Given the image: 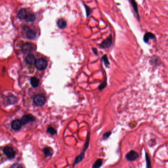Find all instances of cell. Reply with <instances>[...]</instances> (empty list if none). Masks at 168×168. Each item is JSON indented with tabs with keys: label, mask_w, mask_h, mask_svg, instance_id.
I'll list each match as a JSON object with an SVG mask.
<instances>
[{
	"label": "cell",
	"mask_w": 168,
	"mask_h": 168,
	"mask_svg": "<svg viewBox=\"0 0 168 168\" xmlns=\"http://www.w3.org/2000/svg\"><path fill=\"white\" fill-rule=\"evenodd\" d=\"M36 68L40 71L45 70L47 67V62L43 58L37 59L35 63Z\"/></svg>",
	"instance_id": "cell-1"
},
{
	"label": "cell",
	"mask_w": 168,
	"mask_h": 168,
	"mask_svg": "<svg viewBox=\"0 0 168 168\" xmlns=\"http://www.w3.org/2000/svg\"><path fill=\"white\" fill-rule=\"evenodd\" d=\"M34 103L38 107H42L46 101L45 98L42 95H37L34 98Z\"/></svg>",
	"instance_id": "cell-2"
},
{
	"label": "cell",
	"mask_w": 168,
	"mask_h": 168,
	"mask_svg": "<svg viewBox=\"0 0 168 168\" xmlns=\"http://www.w3.org/2000/svg\"><path fill=\"white\" fill-rule=\"evenodd\" d=\"M4 153L6 155V156L9 159H12L14 157L15 153L13 150V148L9 146H6L3 149Z\"/></svg>",
	"instance_id": "cell-3"
},
{
	"label": "cell",
	"mask_w": 168,
	"mask_h": 168,
	"mask_svg": "<svg viewBox=\"0 0 168 168\" xmlns=\"http://www.w3.org/2000/svg\"><path fill=\"white\" fill-rule=\"evenodd\" d=\"M35 118L33 115L31 114H28L23 115L21 119V121L22 124L25 125L26 124L30 122H34L35 121Z\"/></svg>",
	"instance_id": "cell-4"
},
{
	"label": "cell",
	"mask_w": 168,
	"mask_h": 168,
	"mask_svg": "<svg viewBox=\"0 0 168 168\" xmlns=\"http://www.w3.org/2000/svg\"><path fill=\"white\" fill-rule=\"evenodd\" d=\"M112 42V36L110 35L109 38H108L106 40L104 41L103 42L100 44V46L102 48H106L109 47Z\"/></svg>",
	"instance_id": "cell-5"
},
{
	"label": "cell",
	"mask_w": 168,
	"mask_h": 168,
	"mask_svg": "<svg viewBox=\"0 0 168 168\" xmlns=\"http://www.w3.org/2000/svg\"><path fill=\"white\" fill-rule=\"evenodd\" d=\"M34 47V45L32 43L29 42H26L22 47V51L23 52L25 53L30 52L33 50Z\"/></svg>",
	"instance_id": "cell-6"
},
{
	"label": "cell",
	"mask_w": 168,
	"mask_h": 168,
	"mask_svg": "<svg viewBox=\"0 0 168 168\" xmlns=\"http://www.w3.org/2000/svg\"><path fill=\"white\" fill-rule=\"evenodd\" d=\"M22 125L23 124L21 120H19V119L14 120L11 123V127L12 129L16 131L20 130Z\"/></svg>",
	"instance_id": "cell-7"
},
{
	"label": "cell",
	"mask_w": 168,
	"mask_h": 168,
	"mask_svg": "<svg viewBox=\"0 0 168 168\" xmlns=\"http://www.w3.org/2000/svg\"><path fill=\"white\" fill-rule=\"evenodd\" d=\"M139 157V154L136 151H131L126 155V158L127 159L130 161H133L137 159Z\"/></svg>",
	"instance_id": "cell-8"
},
{
	"label": "cell",
	"mask_w": 168,
	"mask_h": 168,
	"mask_svg": "<svg viewBox=\"0 0 168 168\" xmlns=\"http://www.w3.org/2000/svg\"><path fill=\"white\" fill-rule=\"evenodd\" d=\"M156 39V37L154 34L150 32H147L144 34L143 40L144 42L147 43L149 42L150 39Z\"/></svg>",
	"instance_id": "cell-9"
},
{
	"label": "cell",
	"mask_w": 168,
	"mask_h": 168,
	"mask_svg": "<svg viewBox=\"0 0 168 168\" xmlns=\"http://www.w3.org/2000/svg\"><path fill=\"white\" fill-rule=\"evenodd\" d=\"M36 58L35 57L33 54H29L25 58L26 62L29 64V65H32L35 64L36 62Z\"/></svg>",
	"instance_id": "cell-10"
},
{
	"label": "cell",
	"mask_w": 168,
	"mask_h": 168,
	"mask_svg": "<svg viewBox=\"0 0 168 168\" xmlns=\"http://www.w3.org/2000/svg\"><path fill=\"white\" fill-rule=\"evenodd\" d=\"M130 3L132 5V6L135 12L137 15V19L139 21L140 20V16L139 12V9H138V7L137 3V2H136L135 0H130Z\"/></svg>",
	"instance_id": "cell-11"
},
{
	"label": "cell",
	"mask_w": 168,
	"mask_h": 168,
	"mask_svg": "<svg viewBox=\"0 0 168 168\" xmlns=\"http://www.w3.org/2000/svg\"><path fill=\"white\" fill-rule=\"evenodd\" d=\"M28 14V13L26 9H22L19 10L17 14V16L20 19H25L26 16Z\"/></svg>",
	"instance_id": "cell-12"
},
{
	"label": "cell",
	"mask_w": 168,
	"mask_h": 168,
	"mask_svg": "<svg viewBox=\"0 0 168 168\" xmlns=\"http://www.w3.org/2000/svg\"><path fill=\"white\" fill-rule=\"evenodd\" d=\"M26 37L28 39L30 40H33L36 38V34L33 30L28 29V30L26 32Z\"/></svg>",
	"instance_id": "cell-13"
},
{
	"label": "cell",
	"mask_w": 168,
	"mask_h": 168,
	"mask_svg": "<svg viewBox=\"0 0 168 168\" xmlns=\"http://www.w3.org/2000/svg\"><path fill=\"white\" fill-rule=\"evenodd\" d=\"M30 82L33 87H37L39 85V79L36 77H32L30 79Z\"/></svg>",
	"instance_id": "cell-14"
},
{
	"label": "cell",
	"mask_w": 168,
	"mask_h": 168,
	"mask_svg": "<svg viewBox=\"0 0 168 168\" xmlns=\"http://www.w3.org/2000/svg\"><path fill=\"white\" fill-rule=\"evenodd\" d=\"M57 26L60 29H64L67 26V23L63 19H60L57 22Z\"/></svg>",
	"instance_id": "cell-15"
},
{
	"label": "cell",
	"mask_w": 168,
	"mask_h": 168,
	"mask_svg": "<svg viewBox=\"0 0 168 168\" xmlns=\"http://www.w3.org/2000/svg\"><path fill=\"white\" fill-rule=\"evenodd\" d=\"M24 20L27 22H34L35 20V16L33 13H28Z\"/></svg>",
	"instance_id": "cell-16"
},
{
	"label": "cell",
	"mask_w": 168,
	"mask_h": 168,
	"mask_svg": "<svg viewBox=\"0 0 168 168\" xmlns=\"http://www.w3.org/2000/svg\"><path fill=\"white\" fill-rule=\"evenodd\" d=\"M43 152L45 156H51L53 153L52 149L50 147H45L44 148Z\"/></svg>",
	"instance_id": "cell-17"
},
{
	"label": "cell",
	"mask_w": 168,
	"mask_h": 168,
	"mask_svg": "<svg viewBox=\"0 0 168 168\" xmlns=\"http://www.w3.org/2000/svg\"><path fill=\"white\" fill-rule=\"evenodd\" d=\"M7 101L9 103V104H14L16 102L17 99L14 96L10 95L8 97Z\"/></svg>",
	"instance_id": "cell-18"
},
{
	"label": "cell",
	"mask_w": 168,
	"mask_h": 168,
	"mask_svg": "<svg viewBox=\"0 0 168 168\" xmlns=\"http://www.w3.org/2000/svg\"><path fill=\"white\" fill-rule=\"evenodd\" d=\"M102 160L101 159L97 160L96 162L94 163L93 166V168H99L101 166L102 164Z\"/></svg>",
	"instance_id": "cell-19"
},
{
	"label": "cell",
	"mask_w": 168,
	"mask_h": 168,
	"mask_svg": "<svg viewBox=\"0 0 168 168\" xmlns=\"http://www.w3.org/2000/svg\"><path fill=\"white\" fill-rule=\"evenodd\" d=\"M47 132L51 135H54L56 133V131L52 127L49 126L47 129Z\"/></svg>",
	"instance_id": "cell-20"
},
{
	"label": "cell",
	"mask_w": 168,
	"mask_h": 168,
	"mask_svg": "<svg viewBox=\"0 0 168 168\" xmlns=\"http://www.w3.org/2000/svg\"><path fill=\"white\" fill-rule=\"evenodd\" d=\"M84 152H82L79 156H78L77 157H76V158L75 160V164H77V163H79V162H80L82 160V159L83 158V157H84Z\"/></svg>",
	"instance_id": "cell-21"
},
{
	"label": "cell",
	"mask_w": 168,
	"mask_h": 168,
	"mask_svg": "<svg viewBox=\"0 0 168 168\" xmlns=\"http://www.w3.org/2000/svg\"><path fill=\"white\" fill-rule=\"evenodd\" d=\"M102 59H103V60L104 61L105 65H106V66H108V65H109V63L107 56L106 55H104V56H103V57H102Z\"/></svg>",
	"instance_id": "cell-22"
},
{
	"label": "cell",
	"mask_w": 168,
	"mask_h": 168,
	"mask_svg": "<svg viewBox=\"0 0 168 168\" xmlns=\"http://www.w3.org/2000/svg\"><path fill=\"white\" fill-rule=\"evenodd\" d=\"M110 134H111V133H110V132L106 133V134H105L104 135V139H106L108 138L109 137Z\"/></svg>",
	"instance_id": "cell-23"
},
{
	"label": "cell",
	"mask_w": 168,
	"mask_h": 168,
	"mask_svg": "<svg viewBox=\"0 0 168 168\" xmlns=\"http://www.w3.org/2000/svg\"><path fill=\"white\" fill-rule=\"evenodd\" d=\"M106 82H105L104 83H103V84H101V85L100 86V87H99V89H100V90H102V89H103L105 86H106Z\"/></svg>",
	"instance_id": "cell-24"
},
{
	"label": "cell",
	"mask_w": 168,
	"mask_h": 168,
	"mask_svg": "<svg viewBox=\"0 0 168 168\" xmlns=\"http://www.w3.org/2000/svg\"><path fill=\"white\" fill-rule=\"evenodd\" d=\"M11 167H15V168H19V167H22V166H21L20 164H14Z\"/></svg>",
	"instance_id": "cell-25"
},
{
	"label": "cell",
	"mask_w": 168,
	"mask_h": 168,
	"mask_svg": "<svg viewBox=\"0 0 168 168\" xmlns=\"http://www.w3.org/2000/svg\"><path fill=\"white\" fill-rule=\"evenodd\" d=\"M93 51H94V52L96 54H97V49H96V48H93Z\"/></svg>",
	"instance_id": "cell-26"
}]
</instances>
